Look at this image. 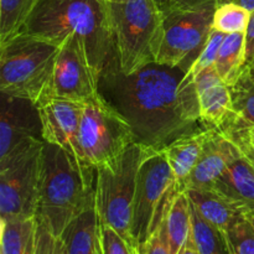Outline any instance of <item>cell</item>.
Wrapping results in <instances>:
<instances>
[{
	"instance_id": "1",
	"label": "cell",
	"mask_w": 254,
	"mask_h": 254,
	"mask_svg": "<svg viewBox=\"0 0 254 254\" xmlns=\"http://www.w3.org/2000/svg\"><path fill=\"white\" fill-rule=\"evenodd\" d=\"M98 91L130 126L135 143L155 151L207 129L201 121L195 76L181 67L153 62L124 74L116 54L99 74Z\"/></svg>"
},
{
	"instance_id": "2",
	"label": "cell",
	"mask_w": 254,
	"mask_h": 254,
	"mask_svg": "<svg viewBox=\"0 0 254 254\" xmlns=\"http://www.w3.org/2000/svg\"><path fill=\"white\" fill-rule=\"evenodd\" d=\"M21 32L59 46L77 35L98 74L116 55L106 0H39Z\"/></svg>"
},
{
	"instance_id": "3",
	"label": "cell",
	"mask_w": 254,
	"mask_h": 254,
	"mask_svg": "<svg viewBox=\"0 0 254 254\" xmlns=\"http://www.w3.org/2000/svg\"><path fill=\"white\" fill-rule=\"evenodd\" d=\"M96 201L93 179L83 173L62 146L44 141L40 160L36 218L61 237L68 223Z\"/></svg>"
},
{
	"instance_id": "4",
	"label": "cell",
	"mask_w": 254,
	"mask_h": 254,
	"mask_svg": "<svg viewBox=\"0 0 254 254\" xmlns=\"http://www.w3.org/2000/svg\"><path fill=\"white\" fill-rule=\"evenodd\" d=\"M106 6L119 69L130 74L156 62L164 25L156 0H106Z\"/></svg>"
},
{
	"instance_id": "5",
	"label": "cell",
	"mask_w": 254,
	"mask_h": 254,
	"mask_svg": "<svg viewBox=\"0 0 254 254\" xmlns=\"http://www.w3.org/2000/svg\"><path fill=\"white\" fill-rule=\"evenodd\" d=\"M59 45L20 32L0 45V91L37 103L49 88Z\"/></svg>"
},
{
	"instance_id": "6",
	"label": "cell",
	"mask_w": 254,
	"mask_h": 254,
	"mask_svg": "<svg viewBox=\"0 0 254 254\" xmlns=\"http://www.w3.org/2000/svg\"><path fill=\"white\" fill-rule=\"evenodd\" d=\"M155 150L133 143L118 159L113 168L97 169L96 208L99 222L113 227L128 242L131 237L136 181L143 161Z\"/></svg>"
},
{
	"instance_id": "7",
	"label": "cell",
	"mask_w": 254,
	"mask_h": 254,
	"mask_svg": "<svg viewBox=\"0 0 254 254\" xmlns=\"http://www.w3.org/2000/svg\"><path fill=\"white\" fill-rule=\"evenodd\" d=\"M133 143L135 138L130 126L101 94L83 103L79 145L89 168H113Z\"/></svg>"
},
{
	"instance_id": "8",
	"label": "cell",
	"mask_w": 254,
	"mask_h": 254,
	"mask_svg": "<svg viewBox=\"0 0 254 254\" xmlns=\"http://www.w3.org/2000/svg\"><path fill=\"white\" fill-rule=\"evenodd\" d=\"M178 192L175 176L164 150L148 156L139 170L134 200L131 237L136 248L155 232L171 198Z\"/></svg>"
},
{
	"instance_id": "9",
	"label": "cell",
	"mask_w": 254,
	"mask_h": 254,
	"mask_svg": "<svg viewBox=\"0 0 254 254\" xmlns=\"http://www.w3.org/2000/svg\"><path fill=\"white\" fill-rule=\"evenodd\" d=\"M216 5L164 11L163 40L156 62L189 71L212 30Z\"/></svg>"
},
{
	"instance_id": "10",
	"label": "cell",
	"mask_w": 254,
	"mask_h": 254,
	"mask_svg": "<svg viewBox=\"0 0 254 254\" xmlns=\"http://www.w3.org/2000/svg\"><path fill=\"white\" fill-rule=\"evenodd\" d=\"M42 143L0 164V218H34L39 206Z\"/></svg>"
},
{
	"instance_id": "11",
	"label": "cell",
	"mask_w": 254,
	"mask_h": 254,
	"mask_svg": "<svg viewBox=\"0 0 254 254\" xmlns=\"http://www.w3.org/2000/svg\"><path fill=\"white\" fill-rule=\"evenodd\" d=\"M98 82L99 74L89 62L83 42L71 35L60 45L51 82L42 96L87 103L99 94Z\"/></svg>"
},
{
	"instance_id": "12",
	"label": "cell",
	"mask_w": 254,
	"mask_h": 254,
	"mask_svg": "<svg viewBox=\"0 0 254 254\" xmlns=\"http://www.w3.org/2000/svg\"><path fill=\"white\" fill-rule=\"evenodd\" d=\"M42 141V123L36 103L1 93L0 164Z\"/></svg>"
},
{
	"instance_id": "13",
	"label": "cell",
	"mask_w": 254,
	"mask_h": 254,
	"mask_svg": "<svg viewBox=\"0 0 254 254\" xmlns=\"http://www.w3.org/2000/svg\"><path fill=\"white\" fill-rule=\"evenodd\" d=\"M36 106L41 118L44 140L68 151L83 173L93 179L94 170L86 164L79 145V124L83 103L42 96Z\"/></svg>"
},
{
	"instance_id": "14",
	"label": "cell",
	"mask_w": 254,
	"mask_h": 254,
	"mask_svg": "<svg viewBox=\"0 0 254 254\" xmlns=\"http://www.w3.org/2000/svg\"><path fill=\"white\" fill-rule=\"evenodd\" d=\"M201 121L207 129L227 133L236 126L230 87L222 81L215 67L206 68L195 77Z\"/></svg>"
},
{
	"instance_id": "15",
	"label": "cell",
	"mask_w": 254,
	"mask_h": 254,
	"mask_svg": "<svg viewBox=\"0 0 254 254\" xmlns=\"http://www.w3.org/2000/svg\"><path fill=\"white\" fill-rule=\"evenodd\" d=\"M235 150V144L223 133L210 129L195 169L189 178L186 189L211 190L227 168Z\"/></svg>"
},
{
	"instance_id": "16",
	"label": "cell",
	"mask_w": 254,
	"mask_h": 254,
	"mask_svg": "<svg viewBox=\"0 0 254 254\" xmlns=\"http://www.w3.org/2000/svg\"><path fill=\"white\" fill-rule=\"evenodd\" d=\"M235 144V143H233ZM212 190L254 215V163L236 146L233 155Z\"/></svg>"
},
{
	"instance_id": "17",
	"label": "cell",
	"mask_w": 254,
	"mask_h": 254,
	"mask_svg": "<svg viewBox=\"0 0 254 254\" xmlns=\"http://www.w3.org/2000/svg\"><path fill=\"white\" fill-rule=\"evenodd\" d=\"M193 207L201 216L222 231L223 233L240 218L247 213L231 200L226 198L215 190L188 189L185 191Z\"/></svg>"
},
{
	"instance_id": "18",
	"label": "cell",
	"mask_w": 254,
	"mask_h": 254,
	"mask_svg": "<svg viewBox=\"0 0 254 254\" xmlns=\"http://www.w3.org/2000/svg\"><path fill=\"white\" fill-rule=\"evenodd\" d=\"M208 130L210 129L189 134V135L178 139L171 143L168 148L164 149L169 165L175 176L176 189L179 192L185 191L189 178L201 155L203 144L208 135Z\"/></svg>"
},
{
	"instance_id": "19",
	"label": "cell",
	"mask_w": 254,
	"mask_h": 254,
	"mask_svg": "<svg viewBox=\"0 0 254 254\" xmlns=\"http://www.w3.org/2000/svg\"><path fill=\"white\" fill-rule=\"evenodd\" d=\"M61 238L68 254H101L96 201L68 223Z\"/></svg>"
},
{
	"instance_id": "20",
	"label": "cell",
	"mask_w": 254,
	"mask_h": 254,
	"mask_svg": "<svg viewBox=\"0 0 254 254\" xmlns=\"http://www.w3.org/2000/svg\"><path fill=\"white\" fill-rule=\"evenodd\" d=\"M171 254H178L191 235V201L185 191L175 193L164 213Z\"/></svg>"
},
{
	"instance_id": "21",
	"label": "cell",
	"mask_w": 254,
	"mask_h": 254,
	"mask_svg": "<svg viewBox=\"0 0 254 254\" xmlns=\"http://www.w3.org/2000/svg\"><path fill=\"white\" fill-rule=\"evenodd\" d=\"M37 218L1 220V254H37Z\"/></svg>"
},
{
	"instance_id": "22",
	"label": "cell",
	"mask_w": 254,
	"mask_h": 254,
	"mask_svg": "<svg viewBox=\"0 0 254 254\" xmlns=\"http://www.w3.org/2000/svg\"><path fill=\"white\" fill-rule=\"evenodd\" d=\"M246 61V32L226 34L215 69L228 87L237 81Z\"/></svg>"
},
{
	"instance_id": "23",
	"label": "cell",
	"mask_w": 254,
	"mask_h": 254,
	"mask_svg": "<svg viewBox=\"0 0 254 254\" xmlns=\"http://www.w3.org/2000/svg\"><path fill=\"white\" fill-rule=\"evenodd\" d=\"M235 111L236 126L231 130L254 126V68L247 64L242 68L237 81L230 86ZM230 130V131H231ZM228 133V131H227ZM226 134V133H225Z\"/></svg>"
},
{
	"instance_id": "24",
	"label": "cell",
	"mask_w": 254,
	"mask_h": 254,
	"mask_svg": "<svg viewBox=\"0 0 254 254\" xmlns=\"http://www.w3.org/2000/svg\"><path fill=\"white\" fill-rule=\"evenodd\" d=\"M191 240L200 254H231L226 235L206 221L191 203Z\"/></svg>"
},
{
	"instance_id": "25",
	"label": "cell",
	"mask_w": 254,
	"mask_h": 254,
	"mask_svg": "<svg viewBox=\"0 0 254 254\" xmlns=\"http://www.w3.org/2000/svg\"><path fill=\"white\" fill-rule=\"evenodd\" d=\"M39 0H0V45L19 35Z\"/></svg>"
},
{
	"instance_id": "26",
	"label": "cell",
	"mask_w": 254,
	"mask_h": 254,
	"mask_svg": "<svg viewBox=\"0 0 254 254\" xmlns=\"http://www.w3.org/2000/svg\"><path fill=\"white\" fill-rule=\"evenodd\" d=\"M250 19L251 11L246 7L230 0H217L212 27L223 34L246 32Z\"/></svg>"
},
{
	"instance_id": "27",
	"label": "cell",
	"mask_w": 254,
	"mask_h": 254,
	"mask_svg": "<svg viewBox=\"0 0 254 254\" xmlns=\"http://www.w3.org/2000/svg\"><path fill=\"white\" fill-rule=\"evenodd\" d=\"M231 254H254V227L243 216L225 232Z\"/></svg>"
},
{
	"instance_id": "28",
	"label": "cell",
	"mask_w": 254,
	"mask_h": 254,
	"mask_svg": "<svg viewBox=\"0 0 254 254\" xmlns=\"http://www.w3.org/2000/svg\"><path fill=\"white\" fill-rule=\"evenodd\" d=\"M226 34L218 31V30L213 29L211 30L210 35L207 37V41L203 45L202 50H201L200 55L197 56V59L195 60V62L192 64L191 68L189 71L193 74V76H197L201 72L205 71L206 68H210V67L215 66V62L217 60L218 52H220L221 46H222V42L225 40Z\"/></svg>"
},
{
	"instance_id": "29",
	"label": "cell",
	"mask_w": 254,
	"mask_h": 254,
	"mask_svg": "<svg viewBox=\"0 0 254 254\" xmlns=\"http://www.w3.org/2000/svg\"><path fill=\"white\" fill-rule=\"evenodd\" d=\"M101 254H138V248L126 240L113 227L99 222Z\"/></svg>"
},
{
	"instance_id": "30",
	"label": "cell",
	"mask_w": 254,
	"mask_h": 254,
	"mask_svg": "<svg viewBox=\"0 0 254 254\" xmlns=\"http://www.w3.org/2000/svg\"><path fill=\"white\" fill-rule=\"evenodd\" d=\"M37 254H68L61 237H55L39 220H37Z\"/></svg>"
},
{
	"instance_id": "31",
	"label": "cell",
	"mask_w": 254,
	"mask_h": 254,
	"mask_svg": "<svg viewBox=\"0 0 254 254\" xmlns=\"http://www.w3.org/2000/svg\"><path fill=\"white\" fill-rule=\"evenodd\" d=\"M138 252L139 254H171L164 217L155 232L141 247L138 248Z\"/></svg>"
},
{
	"instance_id": "32",
	"label": "cell",
	"mask_w": 254,
	"mask_h": 254,
	"mask_svg": "<svg viewBox=\"0 0 254 254\" xmlns=\"http://www.w3.org/2000/svg\"><path fill=\"white\" fill-rule=\"evenodd\" d=\"M238 149L254 163V126L231 130L225 134Z\"/></svg>"
},
{
	"instance_id": "33",
	"label": "cell",
	"mask_w": 254,
	"mask_h": 254,
	"mask_svg": "<svg viewBox=\"0 0 254 254\" xmlns=\"http://www.w3.org/2000/svg\"><path fill=\"white\" fill-rule=\"evenodd\" d=\"M163 11L174 9H197L208 4L217 2V0H156Z\"/></svg>"
},
{
	"instance_id": "34",
	"label": "cell",
	"mask_w": 254,
	"mask_h": 254,
	"mask_svg": "<svg viewBox=\"0 0 254 254\" xmlns=\"http://www.w3.org/2000/svg\"><path fill=\"white\" fill-rule=\"evenodd\" d=\"M254 61V10L251 12V19L246 31V61L245 66Z\"/></svg>"
},
{
	"instance_id": "35",
	"label": "cell",
	"mask_w": 254,
	"mask_h": 254,
	"mask_svg": "<svg viewBox=\"0 0 254 254\" xmlns=\"http://www.w3.org/2000/svg\"><path fill=\"white\" fill-rule=\"evenodd\" d=\"M178 254H200L197 252V250H196V247H195V245H193L192 240H191V236L189 237L188 242L185 243V246L181 248V251Z\"/></svg>"
},
{
	"instance_id": "36",
	"label": "cell",
	"mask_w": 254,
	"mask_h": 254,
	"mask_svg": "<svg viewBox=\"0 0 254 254\" xmlns=\"http://www.w3.org/2000/svg\"><path fill=\"white\" fill-rule=\"evenodd\" d=\"M230 1H233L236 4L241 5V6L246 7L251 12L254 10V0H230Z\"/></svg>"
},
{
	"instance_id": "37",
	"label": "cell",
	"mask_w": 254,
	"mask_h": 254,
	"mask_svg": "<svg viewBox=\"0 0 254 254\" xmlns=\"http://www.w3.org/2000/svg\"><path fill=\"white\" fill-rule=\"evenodd\" d=\"M248 218H250L251 222H252V225H253V227H254V215H250V216H248Z\"/></svg>"
},
{
	"instance_id": "38",
	"label": "cell",
	"mask_w": 254,
	"mask_h": 254,
	"mask_svg": "<svg viewBox=\"0 0 254 254\" xmlns=\"http://www.w3.org/2000/svg\"><path fill=\"white\" fill-rule=\"evenodd\" d=\"M251 66H252V67H253V68H254V61L252 62V64H251Z\"/></svg>"
},
{
	"instance_id": "39",
	"label": "cell",
	"mask_w": 254,
	"mask_h": 254,
	"mask_svg": "<svg viewBox=\"0 0 254 254\" xmlns=\"http://www.w3.org/2000/svg\"><path fill=\"white\" fill-rule=\"evenodd\" d=\"M138 254H139V252H138Z\"/></svg>"
}]
</instances>
